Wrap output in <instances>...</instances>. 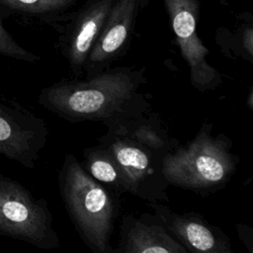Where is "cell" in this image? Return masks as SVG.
<instances>
[{
    "label": "cell",
    "mask_w": 253,
    "mask_h": 253,
    "mask_svg": "<svg viewBox=\"0 0 253 253\" xmlns=\"http://www.w3.org/2000/svg\"><path fill=\"white\" fill-rule=\"evenodd\" d=\"M145 83L144 67L116 66L84 80H59L42 88L38 101L67 122H101L106 126L150 111V103L140 91Z\"/></svg>",
    "instance_id": "obj_1"
},
{
    "label": "cell",
    "mask_w": 253,
    "mask_h": 253,
    "mask_svg": "<svg viewBox=\"0 0 253 253\" xmlns=\"http://www.w3.org/2000/svg\"><path fill=\"white\" fill-rule=\"evenodd\" d=\"M105 126L107 131L97 140L116 159L128 193L149 203L169 202L163 161L180 142L171 135L158 114L149 111Z\"/></svg>",
    "instance_id": "obj_2"
},
{
    "label": "cell",
    "mask_w": 253,
    "mask_h": 253,
    "mask_svg": "<svg viewBox=\"0 0 253 253\" xmlns=\"http://www.w3.org/2000/svg\"><path fill=\"white\" fill-rule=\"evenodd\" d=\"M58 188L79 237L93 253H114L111 239L120 211L119 197L95 181L72 153L58 173Z\"/></svg>",
    "instance_id": "obj_3"
},
{
    "label": "cell",
    "mask_w": 253,
    "mask_h": 253,
    "mask_svg": "<svg viewBox=\"0 0 253 253\" xmlns=\"http://www.w3.org/2000/svg\"><path fill=\"white\" fill-rule=\"evenodd\" d=\"M212 124L204 122L186 144L176 146L164 159L162 173L169 186L203 196L221 190L234 175L239 157L224 133L212 134Z\"/></svg>",
    "instance_id": "obj_4"
},
{
    "label": "cell",
    "mask_w": 253,
    "mask_h": 253,
    "mask_svg": "<svg viewBox=\"0 0 253 253\" xmlns=\"http://www.w3.org/2000/svg\"><path fill=\"white\" fill-rule=\"evenodd\" d=\"M47 202L0 173V235L51 250L60 246Z\"/></svg>",
    "instance_id": "obj_5"
},
{
    "label": "cell",
    "mask_w": 253,
    "mask_h": 253,
    "mask_svg": "<svg viewBox=\"0 0 253 253\" xmlns=\"http://www.w3.org/2000/svg\"><path fill=\"white\" fill-rule=\"evenodd\" d=\"M161 2L169 17L181 55L189 67L192 86L202 93L217 89L222 83V75L209 63V48L198 35L200 0Z\"/></svg>",
    "instance_id": "obj_6"
},
{
    "label": "cell",
    "mask_w": 253,
    "mask_h": 253,
    "mask_svg": "<svg viewBox=\"0 0 253 253\" xmlns=\"http://www.w3.org/2000/svg\"><path fill=\"white\" fill-rule=\"evenodd\" d=\"M115 0H86L68 12L52 28L58 34L56 46L66 59L73 78L84 75L90 51L103 28Z\"/></svg>",
    "instance_id": "obj_7"
},
{
    "label": "cell",
    "mask_w": 253,
    "mask_h": 253,
    "mask_svg": "<svg viewBox=\"0 0 253 253\" xmlns=\"http://www.w3.org/2000/svg\"><path fill=\"white\" fill-rule=\"evenodd\" d=\"M47 137L48 128L41 117L18 103L0 102V154L33 169Z\"/></svg>",
    "instance_id": "obj_8"
},
{
    "label": "cell",
    "mask_w": 253,
    "mask_h": 253,
    "mask_svg": "<svg viewBox=\"0 0 253 253\" xmlns=\"http://www.w3.org/2000/svg\"><path fill=\"white\" fill-rule=\"evenodd\" d=\"M148 3L149 0H115L88 56L85 78L112 67L126 52L137 17Z\"/></svg>",
    "instance_id": "obj_9"
},
{
    "label": "cell",
    "mask_w": 253,
    "mask_h": 253,
    "mask_svg": "<svg viewBox=\"0 0 253 253\" xmlns=\"http://www.w3.org/2000/svg\"><path fill=\"white\" fill-rule=\"evenodd\" d=\"M149 207L158 220L189 252L233 253L226 233L199 212H176L159 202L149 203Z\"/></svg>",
    "instance_id": "obj_10"
},
{
    "label": "cell",
    "mask_w": 253,
    "mask_h": 253,
    "mask_svg": "<svg viewBox=\"0 0 253 253\" xmlns=\"http://www.w3.org/2000/svg\"><path fill=\"white\" fill-rule=\"evenodd\" d=\"M114 253H189L154 214L122 217L120 241Z\"/></svg>",
    "instance_id": "obj_11"
},
{
    "label": "cell",
    "mask_w": 253,
    "mask_h": 253,
    "mask_svg": "<svg viewBox=\"0 0 253 253\" xmlns=\"http://www.w3.org/2000/svg\"><path fill=\"white\" fill-rule=\"evenodd\" d=\"M84 170L98 183L114 192L118 197L128 193L127 183L122 169L111 152L101 143L83 150Z\"/></svg>",
    "instance_id": "obj_12"
},
{
    "label": "cell",
    "mask_w": 253,
    "mask_h": 253,
    "mask_svg": "<svg viewBox=\"0 0 253 253\" xmlns=\"http://www.w3.org/2000/svg\"><path fill=\"white\" fill-rule=\"evenodd\" d=\"M214 42L220 52L230 59H242L253 63V17L250 12L241 13L230 27H219Z\"/></svg>",
    "instance_id": "obj_13"
},
{
    "label": "cell",
    "mask_w": 253,
    "mask_h": 253,
    "mask_svg": "<svg viewBox=\"0 0 253 253\" xmlns=\"http://www.w3.org/2000/svg\"><path fill=\"white\" fill-rule=\"evenodd\" d=\"M79 0H0L2 16L21 15L32 17L49 26H54Z\"/></svg>",
    "instance_id": "obj_14"
},
{
    "label": "cell",
    "mask_w": 253,
    "mask_h": 253,
    "mask_svg": "<svg viewBox=\"0 0 253 253\" xmlns=\"http://www.w3.org/2000/svg\"><path fill=\"white\" fill-rule=\"evenodd\" d=\"M2 17L3 16L0 13V54L30 63H36L39 61L41 56L20 45L12 35L6 30Z\"/></svg>",
    "instance_id": "obj_15"
},
{
    "label": "cell",
    "mask_w": 253,
    "mask_h": 253,
    "mask_svg": "<svg viewBox=\"0 0 253 253\" xmlns=\"http://www.w3.org/2000/svg\"><path fill=\"white\" fill-rule=\"evenodd\" d=\"M236 230L244 246L250 253H253V228L244 223H237Z\"/></svg>",
    "instance_id": "obj_16"
},
{
    "label": "cell",
    "mask_w": 253,
    "mask_h": 253,
    "mask_svg": "<svg viewBox=\"0 0 253 253\" xmlns=\"http://www.w3.org/2000/svg\"><path fill=\"white\" fill-rule=\"evenodd\" d=\"M245 103H246L248 109L250 111H253V87L252 86L249 88L248 95H247V98L245 100Z\"/></svg>",
    "instance_id": "obj_17"
}]
</instances>
